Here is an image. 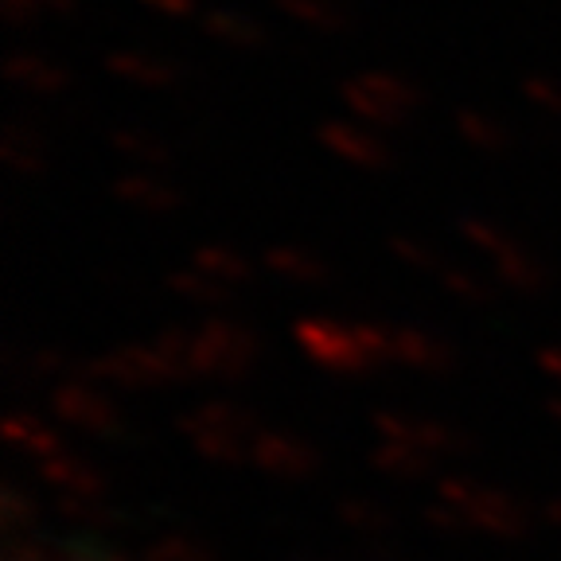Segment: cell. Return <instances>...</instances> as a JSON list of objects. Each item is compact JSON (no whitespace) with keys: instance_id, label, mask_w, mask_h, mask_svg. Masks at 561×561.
I'll return each instance as SVG.
<instances>
[{"instance_id":"6da1fadb","label":"cell","mask_w":561,"mask_h":561,"mask_svg":"<svg viewBox=\"0 0 561 561\" xmlns=\"http://www.w3.org/2000/svg\"><path fill=\"white\" fill-rule=\"evenodd\" d=\"M340 98L355 117H363L367 125H382V129L402 125L405 114L421 102L417 87L394 70H363L343 82Z\"/></svg>"},{"instance_id":"7a4b0ae2","label":"cell","mask_w":561,"mask_h":561,"mask_svg":"<svg viewBox=\"0 0 561 561\" xmlns=\"http://www.w3.org/2000/svg\"><path fill=\"white\" fill-rule=\"evenodd\" d=\"M320 145H324L332 157L347 160V164H359V168L390 164V152H386L382 140H375V133L359 129V125H351V122H324L320 125Z\"/></svg>"},{"instance_id":"3957f363","label":"cell","mask_w":561,"mask_h":561,"mask_svg":"<svg viewBox=\"0 0 561 561\" xmlns=\"http://www.w3.org/2000/svg\"><path fill=\"white\" fill-rule=\"evenodd\" d=\"M9 82L27 94H59V90H67V70L44 55H12Z\"/></svg>"},{"instance_id":"277c9868","label":"cell","mask_w":561,"mask_h":561,"mask_svg":"<svg viewBox=\"0 0 561 561\" xmlns=\"http://www.w3.org/2000/svg\"><path fill=\"white\" fill-rule=\"evenodd\" d=\"M110 70L117 79H129L137 87H168L175 79V67L157 55H140V51H114L110 55Z\"/></svg>"},{"instance_id":"5b68a950","label":"cell","mask_w":561,"mask_h":561,"mask_svg":"<svg viewBox=\"0 0 561 561\" xmlns=\"http://www.w3.org/2000/svg\"><path fill=\"white\" fill-rule=\"evenodd\" d=\"M203 32L222 39L230 47H257L265 44V27L257 20L242 16V12H230V9H210L203 16Z\"/></svg>"},{"instance_id":"8992f818","label":"cell","mask_w":561,"mask_h":561,"mask_svg":"<svg viewBox=\"0 0 561 561\" xmlns=\"http://www.w3.org/2000/svg\"><path fill=\"white\" fill-rule=\"evenodd\" d=\"M0 157H4L9 168H16V172H39V168H44V137H39V129L27 122L9 125Z\"/></svg>"},{"instance_id":"52a82bcc","label":"cell","mask_w":561,"mask_h":561,"mask_svg":"<svg viewBox=\"0 0 561 561\" xmlns=\"http://www.w3.org/2000/svg\"><path fill=\"white\" fill-rule=\"evenodd\" d=\"M117 195L140 210H172L180 207V192L172 184H160L157 175H125L117 180Z\"/></svg>"},{"instance_id":"ba28073f","label":"cell","mask_w":561,"mask_h":561,"mask_svg":"<svg viewBox=\"0 0 561 561\" xmlns=\"http://www.w3.org/2000/svg\"><path fill=\"white\" fill-rule=\"evenodd\" d=\"M277 9L297 20V24L316 27V32H340V27H347V12L340 9V0H277Z\"/></svg>"},{"instance_id":"9c48e42d","label":"cell","mask_w":561,"mask_h":561,"mask_svg":"<svg viewBox=\"0 0 561 561\" xmlns=\"http://www.w3.org/2000/svg\"><path fill=\"white\" fill-rule=\"evenodd\" d=\"M456 133L480 152H500L507 149V129H503L495 117L480 114V110H465V114H456Z\"/></svg>"},{"instance_id":"30bf717a","label":"cell","mask_w":561,"mask_h":561,"mask_svg":"<svg viewBox=\"0 0 561 561\" xmlns=\"http://www.w3.org/2000/svg\"><path fill=\"white\" fill-rule=\"evenodd\" d=\"M110 140H114V149L122 152V157L137 160V164H168V149L160 145L157 137H149V133L117 129Z\"/></svg>"},{"instance_id":"8fae6325","label":"cell","mask_w":561,"mask_h":561,"mask_svg":"<svg viewBox=\"0 0 561 561\" xmlns=\"http://www.w3.org/2000/svg\"><path fill=\"white\" fill-rule=\"evenodd\" d=\"M195 262H199V270H207L210 277H219V280H242L245 277L242 257L230 254V250H219V245H203L199 254H195Z\"/></svg>"},{"instance_id":"7c38bea8","label":"cell","mask_w":561,"mask_h":561,"mask_svg":"<svg viewBox=\"0 0 561 561\" xmlns=\"http://www.w3.org/2000/svg\"><path fill=\"white\" fill-rule=\"evenodd\" d=\"M270 265L280 273H289V277H297V280L320 277V265H316L308 254H300V250H289V245H285V250H270Z\"/></svg>"},{"instance_id":"4fadbf2b","label":"cell","mask_w":561,"mask_h":561,"mask_svg":"<svg viewBox=\"0 0 561 561\" xmlns=\"http://www.w3.org/2000/svg\"><path fill=\"white\" fill-rule=\"evenodd\" d=\"M500 273L511 280V285H518V289H526V285H535V280H538V265L530 262L526 254H518V250H503V254H500Z\"/></svg>"},{"instance_id":"5bb4252c","label":"cell","mask_w":561,"mask_h":561,"mask_svg":"<svg viewBox=\"0 0 561 561\" xmlns=\"http://www.w3.org/2000/svg\"><path fill=\"white\" fill-rule=\"evenodd\" d=\"M523 94L530 98L535 105H542L546 114H561V87L550 79H526L523 82Z\"/></svg>"},{"instance_id":"9a60e30c","label":"cell","mask_w":561,"mask_h":561,"mask_svg":"<svg viewBox=\"0 0 561 561\" xmlns=\"http://www.w3.org/2000/svg\"><path fill=\"white\" fill-rule=\"evenodd\" d=\"M460 230H465V234L472 238L480 250H491V254H503V250H511L507 238H503L495 227H488V222H480V219H465V227H460Z\"/></svg>"},{"instance_id":"2e32d148","label":"cell","mask_w":561,"mask_h":561,"mask_svg":"<svg viewBox=\"0 0 561 561\" xmlns=\"http://www.w3.org/2000/svg\"><path fill=\"white\" fill-rule=\"evenodd\" d=\"M0 9H4V20H9L12 27H24L32 24L44 9V0H0Z\"/></svg>"},{"instance_id":"e0dca14e","label":"cell","mask_w":561,"mask_h":561,"mask_svg":"<svg viewBox=\"0 0 561 561\" xmlns=\"http://www.w3.org/2000/svg\"><path fill=\"white\" fill-rule=\"evenodd\" d=\"M140 4H149V9L164 12V16H187L195 9V0H140Z\"/></svg>"},{"instance_id":"ac0fdd59","label":"cell","mask_w":561,"mask_h":561,"mask_svg":"<svg viewBox=\"0 0 561 561\" xmlns=\"http://www.w3.org/2000/svg\"><path fill=\"white\" fill-rule=\"evenodd\" d=\"M394 250H398L402 257H410V262H421V265L430 262V254H425V245H417V242H394Z\"/></svg>"},{"instance_id":"d6986e66","label":"cell","mask_w":561,"mask_h":561,"mask_svg":"<svg viewBox=\"0 0 561 561\" xmlns=\"http://www.w3.org/2000/svg\"><path fill=\"white\" fill-rule=\"evenodd\" d=\"M44 9L47 12H70L75 9V0H44Z\"/></svg>"}]
</instances>
